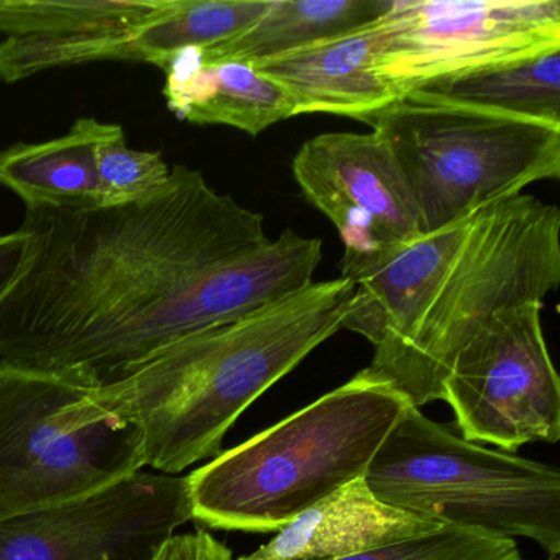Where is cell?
Wrapping results in <instances>:
<instances>
[{
    "instance_id": "cell-1",
    "label": "cell",
    "mask_w": 560,
    "mask_h": 560,
    "mask_svg": "<svg viewBox=\"0 0 560 560\" xmlns=\"http://www.w3.org/2000/svg\"><path fill=\"white\" fill-rule=\"evenodd\" d=\"M24 261L0 300L2 360L88 389L170 343L260 313L313 284L323 241L287 229L175 165L149 201L25 209Z\"/></svg>"
},
{
    "instance_id": "cell-23",
    "label": "cell",
    "mask_w": 560,
    "mask_h": 560,
    "mask_svg": "<svg viewBox=\"0 0 560 560\" xmlns=\"http://www.w3.org/2000/svg\"><path fill=\"white\" fill-rule=\"evenodd\" d=\"M27 237L21 229L12 234L0 235V300L8 293L21 270Z\"/></svg>"
},
{
    "instance_id": "cell-18",
    "label": "cell",
    "mask_w": 560,
    "mask_h": 560,
    "mask_svg": "<svg viewBox=\"0 0 560 560\" xmlns=\"http://www.w3.org/2000/svg\"><path fill=\"white\" fill-rule=\"evenodd\" d=\"M393 0H271L267 11L222 44L188 48L205 61H255L359 31L388 14Z\"/></svg>"
},
{
    "instance_id": "cell-6",
    "label": "cell",
    "mask_w": 560,
    "mask_h": 560,
    "mask_svg": "<svg viewBox=\"0 0 560 560\" xmlns=\"http://www.w3.org/2000/svg\"><path fill=\"white\" fill-rule=\"evenodd\" d=\"M365 124L392 152L422 234L560 176V126L552 124L416 96Z\"/></svg>"
},
{
    "instance_id": "cell-24",
    "label": "cell",
    "mask_w": 560,
    "mask_h": 560,
    "mask_svg": "<svg viewBox=\"0 0 560 560\" xmlns=\"http://www.w3.org/2000/svg\"><path fill=\"white\" fill-rule=\"evenodd\" d=\"M547 560H559V557H549Z\"/></svg>"
},
{
    "instance_id": "cell-21",
    "label": "cell",
    "mask_w": 560,
    "mask_h": 560,
    "mask_svg": "<svg viewBox=\"0 0 560 560\" xmlns=\"http://www.w3.org/2000/svg\"><path fill=\"white\" fill-rule=\"evenodd\" d=\"M332 560H524V557L516 540L510 537L445 523L434 533Z\"/></svg>"
},
{
    "instance_id": "cell-15",
    "label": "cell",
    "mask_w": 560,
    "mask_h": 560,
    "mask_svg": "<svg viewBox=\"0 0 560 560\" xmlns=\"http://www.w3.org/2000/svg\"><path fill=\"white\" fill-rule=\"evenodd\" d=\"M168 109L196 126H229L257 137L294 117L290 94L244 61H205L191 50L160 67Z\"/></svg>"
},
{
    "instance_id": "cell-7",
    "label": "cell",
    "mask_w": 560,
    "mask_h": 560,
    "mask_svg": "<svg viewBox=\"0 0 560 560\" xmlns=\"http://www.w3.org/2000/svg\"><path fill=\"white\" fill-rule=\"evenodd\" d=\"M145 467L139 425L57 373L0 359V523L78 500Z\"/></svg>"
},
{
    "instance_id": "cell-2",
    "label": "cell",
    "mask_w": 560,
    "mask_h": 560,
    "mask_svg": "<svg viewBox=\"0 0 560 560\" xmlns=\"http://www.w3.org/2000/svg\"><path fill=\"white\" fill-rule=\"evenodd\" d=\"M340 277L355 284L340 329L365 337L366 369L421 409L497 311L559 287L560 211L521 192L405 244L343 252Z\"/></svg>"
},
{
    "instance_id": "cell-14",
    "label": "cell",
    "mask_w": 560,
    "mask_h": 560,
    "mask_svg": "<svg viewBox=\"0 0 560 560\" xmlns=\"http://www.w3.org/2000/svg\"><path fill=\"white\" fill-rule=\"evenodd\" d=\"M444 521L399 510L355 478L281 527L268 542L237 560H332L408 537L434 533Z\"/></svg>"
},
{
    "instance_id": "cell-9",
    "label": "cell",
    "mask_w": 560,
    "mask_h": 560,
    "mask_svg": "<svg viewBox=\"0 0 560 560\" xmlns=\"http://www.w3.org/2000/svg\"><path fill=\"white\" fill-rule=\"evenodd\" d=\"M560 45L559 0H393L375 70L406 96L493 61Z\"/></svg>"
},
{
    "instance_id": "cell-5",
    "label": "cell",
    "mask_w": 560,
    "mask_h": 560,
    "mask_svg": "<svg viewBox=\"0 0 560 560\" xmlns=\"http://www.w3.org/2000/svg\"><path fill=\"white\" fill-rule=\"evenodd\" d=\"M378 500L409 513L560 553V474L467 441L409 405L365 474Z\"/></svg>"
},
{
    "instance_id": "cell-12",
    "label": "cell",
    "mask_w": 560,
    "mask_h": 560,
    "mask_svg": "<svg viewBox=\"0 0 560 560\" xmlns=\"http://www.w3.org/2000/svg\"><path fill=\"white\" fill-rule=\"evenodd\" d=\"M165 0H0V83L94 63L101 38L137 32Z\"/></svg>"
},
{
    "instance_id": "cell-13",
    "label": "cell",
    "mask_w": 560,
    "mask_h": 560,
    "mask_svg": "<svg viewBox=\"0 0 560 560\" xmlns=\"http://www.w3.org/2000/svg\"><path fill=\"white\" fill-rule=\"evenodd\" d=\"M380 21L250 65L290 94L294 116L326 113L365 122L401 97L375 70Z\"/></svg>"
},
{
    "instance_id": "cell-11",
    "label": "cell",
    "mask_w": 560,
    "mask_h": 560,
    "mask_svg": "<svg viewBox=\"0 0 560 560\" xmlns=\"http://www.w3.org/2000/svg\"><path fill=\"white\" fill-rule=\"evenodd\" d=\"M301 192L339 231L346 254L422 235L418 209L388 147L375 133H323L293 160Z\"/></svg>"
},
{
    "instance_id": "cell-3",
    "label": "cell",
    "mask_w": 560,
    "mask_h": 560,
    "mask_svg": "<svg viewBox=\"0 0 560 560\" xmlns=\"http://www.w3.org/2000/svg\"><path fill=\"white\" fill-rule=\"evenodd\" d=\"M355 284L313 283L234 323L183 337L126 378L90 389L94 405L139 425L145 467L173 475L218 457L237 419L339 332Z\"/></svg>"
},
{
    "instance_id": "cell-10",
    "label": "cell",
    "mask_w": 560,
    "mask_h": 560,
    "mask_svg": "<svg viewBox=\"0 0 560 560\" xmlns=\"http://www.w3.org/2000/svg\"><path fill=\"white\" fill-rule=\"evenodd\" d=\"M191 520L188 478L140 470L0 523V560H150Z\"/></svg>"
},
{
    "instance_id": "cell-4",
    "label": "cell",
    "mask_w": 560,
    "mask_h": 560,
    "mask_svg": "<svg viewBox=\"0 0 560 560\" xmlns=\"http://www.w3.org/2000/svg\"><path fill=\"white\" fill-rule=\"evenodd\" d=\"M409 401L369 369L188 475L192 520L212 529L277 533L365 477Z\"/></svg>"
},
{
    "instance_id": "cell-20",
    "label": "cell",
    "mask_w": 560,
    "mask_h": 560,
    "mask_svg": "<svg viewBox=\"0 0 560 560\" xmlns=\"http://www.w3.org/2000/svg\"><path fill=\"white\" fill-rule=\"evenodd\" d=\"M100 201L97 208L136 205L159 195L170 182L172 168L160 152L127 147L126 133L117 124L96 149Z\"/></svg>"
},
{
    "instance_id": "cell-22",
    "label": "cell",
    "mask_w": 560,
    "mask_h": 560,
    "mask_svg": "<svg viewBox=\"0 0 560 560\" xmlns=\"http://www.w3.org/2000/svg\"><path fill=\"white\" fill-rule=\"evenodd\" d=\"M150 560H234L231 549L212 534L196 530L173 534L153 553Z\"/></svg>"
},
{
    "instance_id": "cell-19",
    "label": "cell",
    "mask_w": 560,
    "mask_h": 560,
    "mask_svg": "<svg viewBox=\"0 0 560 560\" xmlns=\"http://www.w3.org/2000/svg\"><path fill=\"white\" fill-rule=\"evenodd\" d=\"M271 0H165L133 38L136 63L160 68L188 48L222 44L250 27Z\"/></svg>"
},
{
    "instance_id": "cell-8",
    "label": "cell",
    "mask_w": 560,
    "mask_h": 560,
    "mask_svg": "<svg viewBox=\"0 0 560 560\" xmlns=\"http://www.w3.org/2000/svg\"><path fill=\"white\" fill-rule=\"evenodd\" d=\"M542 303L497 311L455 357L442 385L458 434L514 454L560 439V380L550 359Z\"/></svg>"
},
{
    "instance_id": "cell-17",
    "label": "cell",
    "mask_w": 560,
    "mask_h": 560,
    "mask_svg": "<svg viewBox=\"0 0 560 560\" xmlns=\"http://www.w3.org/2000/svg\"><path fill=\"white\" fill-rule=\"evenodd\" d=\"M406 96L560 126V45L441 78Z\"/></svg>"
},
{
    "instance_id": "cell-16",
    "label": "cell",
    "mask_w": 560,
    "mask_h": 560,
    "mask_svg": "<svg viewBox=\"0 0 560 560\" xmlns=\"http://www.w3.org/2000/svg\"><path fill=\"white\" fill-rule=\"evenodd\" d=\"M109 129L110 124L86 117L60 139L0 150V186L18 195L25 209L97 208L96 149Z\"/></svg>"
}]
</instances>
